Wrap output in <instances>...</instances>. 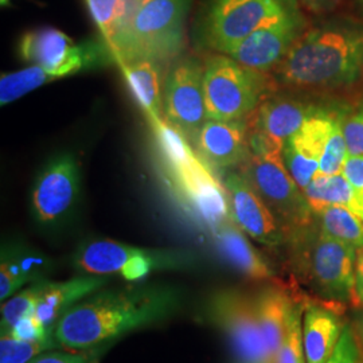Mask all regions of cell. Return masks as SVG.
<instances>
[{
  "label": "cell",
  "instance_id": "6da1fadb",
  "mask_svg": "<svg viewBox=\"0 0 363 363\" xmlns=\"http://www.w3.org/2000/svg\"><path fill=\"white\" fill-rule=\"evenodd\" d=\"M179 301L178 291L164 286L97 291L66 312L57 322L52 335L61 347L88 350L167 318L178 308Z\"/></svg>",
  "mask_w": 363,
  "mask_h": 363
},
{
  "label": "cell",
  "instance_id": "7a4b0ae2",
  "mask_svg": "<svg viewBox=\"0 0 363 363\" xmlns=\"http://www.w3.org/2000/svg\"><path fill=\"white\" fill-rule=\"evenodd\" d=\"M363 77V23L333 18L306 30L274 69L289 88H343Z\"/></svg>",
  "mask_w": 363,
  "mask_h": 363
},
{
  "label": "cell",
  "instance_id": "3957f363",
  "mask_svg": "<svg viewBox=\"0 0 363 363\" xmlns=\"http://www.w3.org/2000/svg\"><path fill=\"white\" fill-rule=\"evenodd\" d=\"M190 0H138L130 27L117 50V64L150 58L166 64L181 54Z\"/></svg>",
  "mask_w": 363,
  "mask_h": 363
},
{
  "label": "cell",
  "instance_id": "277c9868",
  "mask_svg": "<svg viewBox=\"0 0 363 363\" xmlns=\"http://www.w3.org/2000/svg\"><path fill=\"white\" fill-rule=\"evenodd\" d=\"M203 89L208 118L244 120L264 101L268 81L264 73L226 54L213 52L203 61Z\"/></svg>",
  "mask_w": 363,
  "mask_h": 363
},
{
  "label": "cell",
  "instance_id": "5b68a950",
  "mask_svg": "<svg viewBox=\"0 0 363 363\" xmlns=\"http://www.w3.org/2000/svg\"><path fill=\"white\" fill-rule=\"evenodd\" d=\"M296 7L298 0H210L199 37L208 50L228 54L259 27Z\"/></svg>",
  "mask_w": 363,
  "mask_h": 363
},
{
  "label": "cell",
  "instance_id": "8992f818",
  "mask_svg": "<svg viewBox=\"0 0 363 363\" xmlns=\"http://www.w3.org/2000/svg\"><path fill=\"white\" fill-rule=\"evenodd\" d=\"M19 55L27 64L40 66L55 79L116 62L104 39L76 43L52 27L26 33L19 42Z\"/></svg>",
  "mask_w": 363,
  "mask_h": 363
},
{
  "label": "cell",
  "instance_id": "52a82bcc",
  "mask_svg": "<svg viewBox=\"0 0 363 363\" xmlns=\"http://www.w3.org/2000/svg\"><path fill=\"white\" fill-rule=\"evenodd\" d=\"M242 174L288 234V241L311 226L313 213L304 191L286 169L283 155H250Z\"/></svg>",
  "mask_w": 363,
  "mask_h": 363
},
{
  "label": "cell",
  "instance_id": "ba28073f",
  "mask_svg": "<svg viewBox=\"0 0 363 363\" xmlns=\"http://www.w3.org/2000/svg\"><path fill=\"white\" fill-rule=\"evenodd\" d=\"M211 320L220 325L242 363H269L259 327L256 296L240 289H222L210 298Z\"/></svg>",
  "mask_w": 363,
  "mask_h": 363
},
{
  "label": "cell",
  "instance_id": "9c48e42d",
  "mask_svg": "<svg viewBox=\"0 0 363 363\" xmlns=\"http://www.w3.org/2000/svg\"><path fill=\"white\" fill-rule=\"evenodd\" d=\"M163 115L189 140L208 120L203 89V62L194 57L175 61L164 79Z\"/></svg>",
  "mask_w": 363,
  "mask_h": 363
},
{
  "label": "cell",
  "instance_id": "30bf717a",
  "mask_svg": "<svg viewBox=\"0 0 363 363\" xmlns=\"http://www.w3.org/2000/svg\"><path fill=\"white\" fill-rule=\"evenodd\" d=\"M303 256L315 289L325 298L352 301L357 249L319 232Z\"/></svg>",
  "mask_w": 363,
  "mask_h": 363
},
{
  "label": "cell",
  "instance_id": "8fae6325",
  "mask_svg": "<svg viewBox=\"0 0 363 363\" xmlns=\"http://www.w3.org/2000/svg\"><path fill=\"white\" fill-rule=\"evenodd\" d=\"M306 30L307 21L296 7L259 27L226 55L252 70L268 73L280 65Z\"/></svg>",
  "mask_w": 363,
  "mask_h": 363
},
{
  "label": "cell",
  "instance_id": "7c38bea8",
  "mask_svg": "<svg viewBox=\"0 0 363 363\" xmlns=\"http://www.w3.org/2000/svg\"><path fill=\"white\" fill-rule=\"evenodd\" d=\"M223 186L229 198L232 220L244 233L269 249H279L286 244V229L242 172H229Z\"/></svg>",
  "mask_w": 363,
  "mask_h": 363
},
{
  "label": "cell",
  "instance_id": "4fadbf2b",
  "mask_svg": "<svg viewBox=\"0 0 363 363\" xmlns=\"http://www.w3.org/2000/svg\"><path fill=\"white\" fill-rule=\"evenodd\" d=\"M171 179L183 205L211 232L232 220L226 189L202 159L196 157L190 167L172 174Z\"/></svg>",
  "mask_w": 363,
  "mask_h": 363
},
{
  "label": "cell",
  "instance_id": "5bb4252c",
  "mask_svg": "<svg viewBox=\"0 0 363 363\" xmlns=\"http://www.w3.org/2000/svg\"><path fill=\"white\" fill-rule=\"evenodd\" d=\"M343 111L337 106L322 105L284 144V164L303 191L319 172V163L327 139Z\"/></svg>",
  "mask_w": 363,
  "mask_h": 363
},
{
  "label": "cell",
  "instance_id": "9a60e30c",
  "mask_svg": "<svg viewBox=\"0 0 363 363\" xmlns=\"http://www.w3.org/2000/svg\"><path fill=\"white\" fill-rule=\"evenodd\" d=\"M78 164L72 155L54 157L39 174L33 190V208L42 223L62 218L78 194Z\"/></svg>",
  "mask_w": 363,
  "mask_h": 363
},
{
  "label": "cell",
  "instance_id": "2e32d148",
  "mask_svg": "<svg viewBox=\"0 0 363 363\" xmlns=\"http://www.w3.org/2000/svg\"><path fill=\"white\" fill-rule=\"evenodd\" d=\"M202 160L218 169L244 166L250 157L249 123L208 118L193 140Z\"/></svg>",
  "mask_w": 363,
  "mask_h": 363
},
{
  "label": "cell",
  "instance_id": "e0dca14e",
  "mask_svg": "<svg viewBox=\"0 0 363 363\" xmlns=\"http://www.w3.org/2000/svg\"><path fill=\"white\" fill-rule=\"evenodd\" d=\"M322 105L313 104L291 96H273L256 109L253 127L273 139L286 143Z\"/></svg>",
  "mask_w": 363,
  "mask_h": 363
},
{
  "label": "cell",
  "instance_id": "ac0fdd59",
  "mask_svg": "<svg viewBox=\"0 0 363 363\" xmlns=\"http://www.w3.org/2000/svg\"><path fill=\"white\" fill-rule=\"evenodd\" d=\"M106 283V279L94 274L60 283L45 280L37 303L35 316L46 328L54 331L57 322L66 312L81 301V298H88L91 294L100 291Z\"/></svg>",
  "mask_w": 363,
  "mask_h": 363
},
{
  "label": "cell",
  "instance_id": "d6986e66",
  "mask_svg": "<svg viewBox=\"0 0 363 363\" xmlns=\"http://www.w3.org/2000/svg\"><path fill=\"white\" fill-rule=\"evenodd\" d=\"M220 256L238 272L255 281H274L276 274L271 265L252 247L245 233L234 223L226 220L213 230Z\"/></svg>",
  "mask_w": 363,
  "mask_h": 363
},
{
  "label": "cell",
  "instance_id": "ffe728a7",
  "mask_svg": "<svg viewBox=\"0 0 363 363\" xmlns=\"http://www.w3.org/2000/svg\"><path fill=\"white\" fill-rule=\"evenodd\" d=\"M163 65L150 58H133L118 62L138 104L151 124L163 118Z\"/></svg>",
  "mask_w": 363,
  "mask_h": 363
},
{
  "label": "cell",
  "instance_id": "44dd1931",
  "mask_svg": "<svg viewBox=\"0 0 363 363\" xmlns=\"http://www.w3.org/2000/svg\"><path fill=\"white\" fill-rule=\"evenodd\" d=\"M256 306L268 361L274 363L295 306L286 295V289L277 286H264L256 295Z\"/></svg>",
  "mask_w": 363,
  "mask_h": 363
},
{
  "label": "cell",
  "instance_id": "7402d4cb",
  "mask_svg": "<svg viewBox=\"0 0 363 363\" xmlns=\"http://www.w3.org/2000/svg\"><path fill=\"white\" fill-rule=\"evenodd\" d=\"M345 325L333 310L320 306L307 308L303 318L306 363H325L337 347Z\"/></svg>",
  "mask_w": 363,
  "mask_h": 363
},
{
  "label": "cell",
  "instance_id": "603a6c76",
  "mask_svg": "<svg viewBox=\"0 0 363 363\" xmlns=\"http://www.w3.org/2000/svg\"><path fill=\"white\" fill-rule=\"evenodd\" d=\"M145 252L147 249L130 247L112 240L91 241L78 249L74 265L84 272L105 276L121 272L130 259Z\"/></svg>",
  "mask_w": 363,
  "mask_h": 363
},
{
  "label": "cell",
  "instance_id": "cb8c5ba5",
  "mask_svg": "<svg viewBox=\"0 0 363 363\" xmlns=\"http://www.w3.org/2000/svg\"><path fill=\"white\" fill-rule=\"evenodd\" d=\"M313 216L327 206H343L349 208L363 220V211L355 193L343 174L322 175L316 174L308 187L304 190Z\"/></svg>",
  "mask_w": 363,
  "mask_h": 363
},
{
  "label": "cell",
  "instance_id": "d4e9b609",
  "mask_svg": "<svg viewBox=\"0 0 363 363\" xmlns=\"http://www.w3.org/2000/svg\"><path fill=\"white\" fill-rule=\"evenodd\" d=\"M86 4L101 37L116 55L136 4L133 0H86Z\"/></svg>",
  "mask_w": 363,
  "mask_h": 363
},
{
  "label": "cell",
  "instance_id": "484cf974",
  "mask_svg": "<svg viewBox=\"0 0 363 363\" xmlns=\"http://www.w3.org/2000/svg\"><path fill=\"white\" fill-rule=\"evenodd\" d=\"M48 261L31 253L3 252L0 264V298L4 301L28 281L40 280Z\"/></svg>",
  "mask_w": 363,
  "mask_h": 363
},
{
  "label": "cell",
  "instance_id": "4316f807",
  "mask_svg": "<svg viewBox=\"0 0 363 363\" xmlns=\"http://www.w3.org/2000/svg\"><path fill=\"white\" fill-rule=\"evenodd\" d=\"M152 127L169 175L183 171L194 163L198 156L189 144V138L181 130L174 127L164 117L154 123Z\"/></svg>",
  "mask_w": 363,
  "mask_h": 363
},
{
  "label": "cell",
  "instance_id": "83f0119b",
  "mask_svg": "<svg viewBox=\"0 0 363 363\" xmlns=\"http://www.w3.org/2000/svg\"><path fill=\"white\" fill-rule=\"evenodd\" d=\"M315 217L319 218L322 233L355 249L363 247V220L349 208L327 206Z\"/></svg>",
  "mask_w": 363,
  "mask_h": 363
},
{
  "label": "cell",
  "instance_id": "f1b7e54d",
  "mask_svg": "<svg viewBox=\"0 0 363 363\" xmlns=\"http://www.w3.org/2000/svg\"><path fill=\"white\" fill-rule=\"evenodd\" d=\"M52 81H55V78L37 65H30L13 73H3L0 77V105L11 104L27 93Z\"/></svg>",
  "mask_w": 363,
  "mask_h": 363
},
{
  "label": "cell",
  "instance_id": "f546056e",
  "mask_svg": "<svg viewBox=\"0 0 363 363\" xmlns=\"http://www.w3.org/2000/svg\"><path fill=\"white\" fill-rule=\"evenodd\" d=\"M45 280L40 279L33 286L18 292L1 306V335H9L21 319L35 315L37 303Z\"/></svg>",
  "mask_w": 363,
  "mask_h": 363
},
{
  "label": "cell",
  "instance_id": "4dcf8cb0",
  "mask_svg": "<svg viewBox=\"0 0 363 363\" xmlns=\"http://www.w3.org/2000/svg\"><path fill=\"white\" fill-rule=\"evenodd\" d=\"M61 347L60 343L52 335L45 340L26 342L19 340L11 335H1L0 337V363H28L37 355Z\"/></svg>",
  "mask_w": 363,
  "mask_h": 363
},
{
  "label": "cell",
  "instance_id": "1f68e13d",
  "mask_svg": "<svg viewBox=\"0 0 363 363\" xmlns=\"http://www.w3.org/2000/svg\"><path fill=\"white\" fill-rule=\"evenodd\" d=\"M346 109L343 113L337 117V121L334 123V127L330 132V136L327 139V143L323 150V154L320 157L319 163V172L322 175H337L340 174L345 162L349 156L347 143L343 132V118H345Z\"/></svg>",
  "mask_w": 363,
  "mask_h": 363
},
{
  "label": "cell",
  "instance_id": "d6a6232c",
  "mask_svg": "<svg viewBox=\"0 0 363 363\" xmlns=\"http://www.w3.org/2000/svg\"><path fill=\"white\" fill-rule=\"evenodd\" d=\"M274 363H306L301 311L296 306L291 315L286 337L283 340L280 350L277 352Z\"/></svg>",
  "mask_w": 363,
  "mask_h": 363
},
{
  "label": "cell",
  "instance_id": "836d02e7",
  "mask_svg": "<svg viewBox=\"0 0 363 363\" xmlns=\"http://www.w3.org/2000/svg\"><path fill=\"white\" fill-rule=\"evenodd\" d=\"M343 132L349 155H363V100L351 111H346Z\"/></svg>",
  "mask_w": 363,
  "mask_h": 363
},
{
  "label": "cell",
  "instance_id": "e575fe53",
  "mask_svg": "<svg viewBox=\"0 0 363 363\" xmlns=\"http://www.w3.org/2000/svg\"><path fill=\"white\" fill-rule=\"evenodd\" d=\"M362 350L358 343V335L350 325H345L337 347L325 363H362Z\"/></svg>",
  "mask_w": 363,
  "mask_h": 363
},
{
  "label": "cell",
  "instance_id": "d590c367",
  "mask_svg": "<svg viewBox=\"0 0 363 363\" xmlns=\"http://www.w3.org/2000/svg\"><path fill=\"white\" fill-rule=\"evenodd\" d=\"M9 335L16 337L19 340L38 342V340H45L52 337V330L46 328L35 315H31L21 319L16 325H13Z\"/></svg>",
  "mask_w": 363,
  "mask_h": 363
},
{
  "label": "cell",
  "instance_id": "8d00e7d4",
  "mask_svg": "<svg viewBox=\"0 0 363 363\" xmlns=\"http://www.w3.org/2000/svg\"><path fill=\"white\" fill-rule=\"evenodd\" d=\"M342 174L350 183L363 211V155L347 156Z\"/></svg>",
  "mask_w": 363,
  "mask_h": 363
},
{
  "label": "cell",
  "instance_id": "74e56055",
  "mask_svg": "<svg viewBox=\"0 0 363 363\" xmlns=\"http://www.w3.org/2000/svg\"><path fill=\"white\" fill-rule=\"evenodd\" d=\"M28 363H91L85 355L72 352H42Z\"/></svg>",
  "mask_w": 363,
  "mask_h": 363
},
{
  "label": "cell",
  "instance_id": "f35d334b",
  "mask_svg": "<svg viewBox=\"0 0 363 363\" xmlns=\"http://www.w3.org/2000/svg\"><path fill=\"white\" fill-rule=\"evenodd\" d=\"M352 303L363 308V247L357 249V261H355V286Z\"/></svg>",
  "mask_w": 363,
  "mask_h": 363
},
{
  "label": "cell",
  "instance_id": "ab89813d",
  "mask_svg": "<svg viewBox=\"0 0 363 363\" xmlns=\"http://www.w3.org/2000/svg\"><path fill=\"white\" fill-rule=\"evenodd\" d=\"M310 11L316 13H330L335 10L340 0H300Z\"/></svg>",
  "mask_w": 363,
  "mask_h": 363
},
{
  "label": "cell",
  "instance_id": "60d3db41",
  "mask_svg": "<svg viewBox=\"0 0 363 363\" xmlns=\"http://www.w3.org/2000/svg\"><path fill=\"white\" fill-rule=\"evenodd\" d=\"M355 328H357V335L362 340L363 343V311L355 318Z\"/></svg>",
  "mask_w": 363,
  "mask_h": 363
},
{
  "label": "cell",
  "instance_id": "b9f144b4",
  "mask_svg": "<svg viewBox=\"0 0 363 363\" xmlns=\"http://www.w3.org/2000/svg\"><path fill=\"white\" fill-rule=\"evenodd\" d=\"M10 3V0H0V4L1 6H7Z\"/></svg>",
  "mask_w": 363,
  "mask_h": 363
},
{
  "label": "cell",
  "instance_id": "7bdbcfd3",
  "mask_svg": "<svg viewBox=\"0 0 363 363\" xmlns=\"http://www.w3.org/2000/svg\"><path fill=\"white\" fill-rule=\"evenodd\" d=\"M359 3H361V6L363 7V0H359Z\"/></svg>",
  "mask_w": 363,
  "mask_h": 363
}]
</instances>
